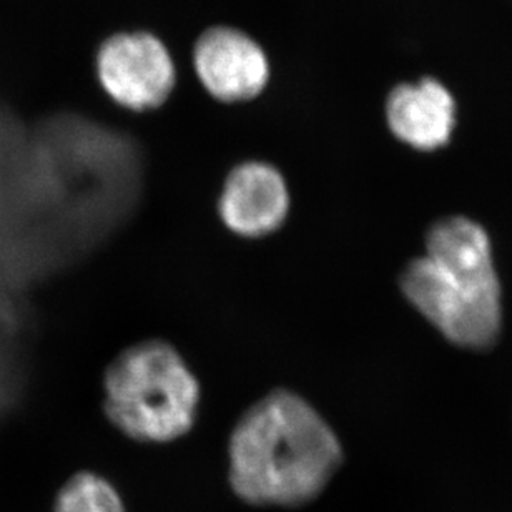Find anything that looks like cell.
<instances>
[{
    "mask_svg": "<svg viewBox=\"0 0 512 512\" xmlns=\"http://www.w3.org/2000/svg\"><path fill=\"white\" fill-rule=\"evenodd\" d=\"M343 463L340 439L310 401L273 389L233 426L230 486L252 506L298 508L318 498Z\"/></svg>",
    "mask_w": 512,
    "mask_h": 512,
    "instance_id": "6da1fadb",
    "label": "cell"
},
{
    "mask_svg": "<svg viewBox=\"0 0 512 512\" xmlns=\"http://www.w3.org/2000/svg\"><path fill=\"white\" fill-rule=\"evenodd\" d=\"M409 303L454 345L481 350L498 340L503 325L501 285L488 233L466 217L434 223L426 255L401 275Z\"/></svg>",
    "mask_w": 512,
    "mask_h": 512,
    "instance_id": "7a4b0ae2",
    "label": "cell"
},
{
    "mask_svg": "<svg viewBox=\"0 0 512 512\" xmlns=\"http://www.w3.org/2000/svg\"><path fill=\"white\" fill-rule=\"evenodd\" d=\"M105 416L138 443H172L197 421L202 389L175 346L143 340L120 351L104 373Z\"/></svg>",
    "mask_w": 512,
    "mask_h": 512,
    "instance_id": "3957f363",
    "label": "cell"
},
{
    "mask_svg": "<svg viewBox=\"0 0 512 512\" xmlns=\"http://www.w3.org/2000/svg\"><path fill=\"white\" fill-rule=\"evenodd\" d=\"M95 77L115 105L135 114L162 109L177 89L178 70L152 30H117L95 50Z\"/></svg>",
    "mask_w": 512,
    "mask_h": 512,
    "instance_id": "277c9868",
    "label": "cell"
},
{
    "mask_svg": "<svg viewBox=\"0 0 512 512\" xmlns=\"http://www.w3.org/2000/svg\"><path fill=\"white\" fill-rule=\"evenodd\" d=\"M192 65L203 90L223 105L253 102L270 84L265 47L237 25L203 29L193 40Z\"/></svg>",
    "mask_w": 512,
    "mask_h": 512,
    "instance_id": "5b68a950",
    "label": "cell"
},
{
    "mask_svg": "<svg viewBox=\"0 0 512 512\" xmlns=\"http://www.w3.org/2000/svg\"><path fill=\"white\" fill-rule=\"evenodd\" d=\"M290 188L273 163H238L223 180L218 217L237 237H270L285 225L290 213Z\"/></svg>",
    "mask_w": 512,
    "mask_h": 512,
    "instance_id": "8992f818",
    "label": "cell"
},
{
    "mask_svg": "<svg viewBox=\"0 0 512 512\" xmlns=\"http://www.w3.org/2000/svg\"><path fill=\"white\" fill-rule=\"evenodd\" d=\"M386 122L394 137L409 147L431 152L451 140L456 127V100L434 77L399 84L386 99Z\"/></svg>",
    "mask_w": 512,
    "mask_h": 512,
    "instance_id": "52a82bcc",
    "label": "cell"
},
{
    "mask_svg": "<svg viewBox=\"0 0 512 512\" xmlns=\"http://www.w3.org/2000/svg\"><path fill=\"white\" fill-rule=\"evenodd\" d=\"M22 137L14 120L0 110V235L19 227L37 190V160Z\"/></svg>",
    "mask_w": 512,
    "mask_h": 512,
    "instance_id": "ba28073f",
    "label": "cell"
},
{
    "mask_svg": "<svg viewBox=\"0 0 512 512\" xmlns=\"http://www.w3.org/2000/svg\"><path fill=\"white\" fill-rule=\"evenodd\" d=\"M52 512H127L114 484L99 474L82 471L62 486Z\"/></svg>",
    "mask_w": 512,
    "mask_h": 512,
    "instance_id": "9c48e42d",
    "label": "cell"
},
{
    "mask_svg": "<svg viewBox=\"0 0 512 512\" xmlns=\"http://www.w3.org/2000/svg\"><path fill=\"white\" fill-rule=\"evenodd\" d=\"M0 293H2V291H0Z\"/></svg>",
    "mask_w": 512,
    "mask_h": 512,
    "instance_id": "30bf717a",
    "label": "cell"
}]
</instances>
